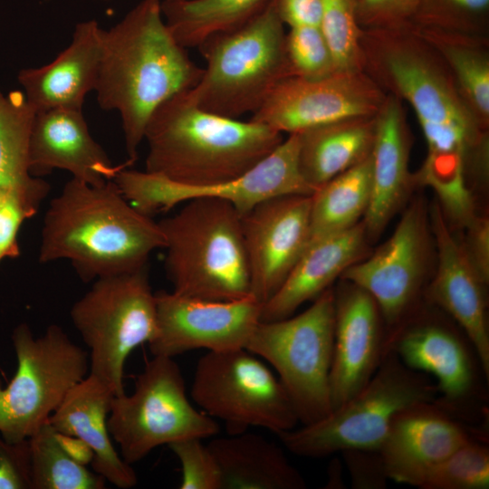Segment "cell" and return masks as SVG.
<instances>
[{
    "label": "cell",
    "mask_w": 489,
    "mask_h": 489,
    "mask_svg": "<svg viewBox=\"0 0 489 489\" xmlns=\"http://www.w3.org/2000/svg\"><path fill=\"white\" fill-rule=\"evenodd\" d=\"M360 43L363 72L409 104L421 127L427 154L417 183L444 202L463 198L469 186L484 185L489 129L471 112L438 53L412 29L362 30Z\"/></svg>",
    "instance_id": "cell-1"
},
{
    "label": "cell",
    "mask_w": 489,
    "mask_h": 489,
    "mask_svg": "<svg viewBox=\"0 0 489 489\" xmlns=\"http://www.w3.org/2000/svg\"><path fill=\"white\" fill-rule=\"evenodd\" d=\"M202 72L168 27L162 0H140L102 29L94 91L101 108L120 117L128 162L136 161L155 110L192 89Z\"/></svg>",
    "instance_id": "cell-2"
},
{
    "label": "cell",
    "mask_w": 489,
    "mask_h": 489,
    "mask_svg": "<svg viewBox=\"0 0 489 489\" xmlns=\"http://www.w3.org/2000/svg\"><path fill=\"white\" fill-rule=\"evenodd\" d=\"M158 222L134 207L113 180L72 178L45 212L39 262L68 260L84 282L134 272L164 248Z\"/></svg>",
    "instance_id": "cell-3"
},
{
    "label": "cell",
    "mask_w": 489,
    "mask_h": 489,
    "mask_svg": "<svg viewBox=\"0 0 489 489\" xmlns=\"http://www.w3.org/2000/svg\"><path fill=\"white\" fill-rule=\"evenodd\" d=\"M187 91L152 113L144 135L146 171L187 186L225 183L249 171L283 140L282 133L261 122L199 108Z\"/></svg>",
    "instance_id": "cell-4"
},
{
    "label": "cell",
    "mask_w": 489,
    "mask_h": 489,
    "mask_svg": "<svg viewBox=\"0 0 489 489\" xmlns=\"http://www.w3.org/2000/svg\"><path fill=\"white\" fill-rule=\"evenodd\" d=\"M158 222L174 292L233 301L251 294L242 216L229 202L194 198Z\"/></svg>",
    "instance_id": "cell-5"
},
{
    "label": "cell",
    "mask_w": 489,
    "mask_h": 489,
    "mask_svg": "<svg viewBox=\"0 0 489 489\" xmlns=\"http://www.w3.org/2000/svg\"><path fill=\"white\" fill-rule=\"evenodd\" d=\"M285 35L276 1L270 0L244 24L209 37L197 47L206 66L188 96L221 116L254 113L280 82L292 76Z\"/></svg>",
    "instance_id": "cell-6"
},
{
    "label": "cell",
    "mask_w": 489,
    "mask_h": 489,
    "mask_svg": "<svg viewBox=\"0 0 489 489\" xmlns=\"http://www.w3.org/2000/svg\"><path fill=\"white\" fill-rule=\"evenodd\" d=\"M392 351L408 368L435 379L434 402L455 419L488 427L489 375L463 329L425 301L390 336Z\"/></svg>",
    "instance_id": "cell-7"
},
{
    "label": "cell",
    "mask_w": 489,
    "mask_h": 489,
    "mask_svg": "<svg viewBox=\"0 0 489 489\" xmlns=\"http://www.w3.org/2000/svg\"><path fill=\"white\" fill-rule=\"evenodd\" d=\"M436 397L431 377L388 351L369 381L348 400L318 421L277 436L290 452L309 458L346 449L379 448L401 410Z\"/></svg>",
    "instance_id": "cell-8"
},
{
    "label": "cell",
    "mask_w": 489,
    "mask_h": 489,
    "mask_svg": "<svg viewBox=\"0 0 489 489\" xmlns=\"http://www.w3.org/2000/svg\"><path fill=\"white\" fill-rule=\"evenodd\" d=\"M334 321L331 287L296 316L261 321L245 347L274 369L302 425L318 421L332 409Z\"/></svg>",
    "instance_id": "cell-9"
},
{
    "label": "cell",
    "mask_w": 489,
    "mask_h": 489,
    "mask_svg": "<svg viewBox=\"0 0 489 489\" xmlns=\"http://www.w3.org/2000/svg\"><path fill=\"white\" fill-rule=\"evenodd\" d=\"M71 320L89 349L90 374L115 396L124 392L127 358L157 331V309L147 266L94 280L72 306Z\"/></svg>",
    "instance_id": "cell-10"
},
{
    "label": "cell",
    "mask_w": 489,
    "mask_h": 489,
    "mask_svg": "<svg viewBox=\"0 0 489 489\" xmlns=\"http://www.w3.org/2000/svg\"><path fill=\"white\" fill-rule=\"evenodd\" d=\"M17 360L15 374L0 380V435L8 442L28 439L56 410L89 370L88 351L57 324L35 337L26 323L12 333Z\"/></svg>",
    "instance_id": "cell-11"
},
{
    "label": "cell",
    "mask_w": 489,
    "mask_h": 489,
    "mask_svg": "<svg viewBox=\"0 0 489 489\" xmlns=\"http://www.w3.org/2000/svg\"><path fill=\"white\" fill-rule=\"evenodd\" d=\"M108 429L121 457L133 465L159 446L207 438L217 435L220 427L193 407L173 358L153 356L138 376L134 391L113 398Z\"/></svg>",
    "instance_id": "cell-12"
},
{
    "label": "cell",
    "mask_w": 489,
    "mask_h": 489,
    "mask_svg": "<svg viewBox=\"0 0 489 489\" xmlns=\"http://www.w3.org/2000/svg\"><path fill=\"white\" fill-rule=\"evenodd\" d=\"M190 396L205 414L222 420L229 435L249 427L279 435L299 423L278 377L245 348L203 355L196 366Z\"/></svg>",
    "instance_id": "cell-13"
},
{
    "label": "cell",
    "mask_w": 489,
    "mask_h": 489,
    "mask_svg": "<svg viewBox=\"0 0 489 489\" xmlns=\"http://www.w3.org/2000/svg\"><path fill=\"white\" fill-rule=\"evenodd\" d=\"M299 137L286 139L241 177L209 186H187L148 171L124 168L113 178L124 197L138 210L151 215L167 211L194 198L229 202L242 215L262 201L283 195L312 196L298 167Z\"/></svg>",
    "instance_id": "cell-14"
},
{
    "label": "cell",
    "mask_w": 489,
    "mask_h": 489,
    "mask_svg": "<svg viewBox=\"0 0 489 489\" xmlns=\"http://www.w3.org/2000/svg\"><path fill=\"white\" fill-rule=\"evenodd\" d=\"M427 249V216L422 202L417 200L405 211L393 234L372 255L354 263L340 277L373 297L386 326L387 343L426 300Z\"/></svg>",
    "instance_id": "cell-15"
},
{
    "label": "cell",
    "mask_w": 489,
    "mask_h": 489,
    "mask_svg": "<svg viewBox=\"0 0 489 489\" xmlns=\"http://www.w3.org/2000/svg\"><path fill=\"white\" fill-rule=\"evenodd\" d=\"M387 93L363 71L336 72L319 79L287 77L271 91L251 120L280 133L343 119L376 115Z\"/></svg>",
    "instance_id": "cell-16"
},
{
    "label": "cell",
    "mask_w": 489,
    "mask_h": 489,
    "mask_svg": "<svg viewBox=\"0 0 489 489\" xmlns=\"http://www.w3.org/2000/svg\"><path fill=\"white\" fill-rule=\"evenodd\" d=\"M155 298L157 331L149 342L153 356L245 348L261 321L263 303L253 295L211 301L160 291Z\"/></svg>",
    "instance_id": "cell-17"
},
{
    "label": "cell",
    "mask_w": 489,
    "mask_h": 489,
    "mask_svg": "<svg viewBox=\"0 0 489 489\" xmlns=\"http://www.w3.org/2000/svg\"><path fill=\"white\" fill-rule=\"evenodd\" d=\"M311 197H271L242 215L251 294L262 303L281 287L309 244Z\"/></svg>",
    "instance_id": "cell-18"
},
{
    "label": "cell",
    "mask_w": 489,
    "mask_h": 489,
    "mask_svg": "<svg viewBox=\"0 0 489 489\" xmlns=\"http://www.w3.org/2000/svg\"><path fill=\"white\" fill-rule=\"evenodd\" d=\"M489 437L488 427L468 426L434 401L401 410L379 450L388 480L419 488L439 463L467 442Z\"/></svg>",
    "instance_id": "cell-19"
},
{
    "label": "cell",
    "mask_w": 489,
    "mask_h": 489,
    "mask_svg": "<svg viewBox=\"0 0 489 489\" xmlns=\"http://www.w3.org/2000/svg\"><path fill=\"white\" fill-rule=\"evenodd\" d=\"M341 281L334 290V343L330 374L332 409L369 381L387 346L386 326L373 297L362 288Z\"/></svg>",
    "instance_id": "cell-20"
},
{
    "label": "cell",
    "mask_w": 489,
    "mask_h": 489,
    "mask_svg": "<svg viewBox=\"0 0 489 489\" xmlns=\"http://www.w3.org/2000/svg\"><path fill=\"white\" fill-rule=\"evenodd\" d=\"M431 229L437 248V268L427 286L425 299L463 329L489 375L486 284L472 266L462 244L449 229L438 203L431 211Z\"/></svg>",
    "instance_id": "cell-21"
},
{
    "label": "cell",
    "mask_w": 489,
    "mask_h": 489,
    "mask_svg": "<svg viewBox=\"0 0 489 489\" xmlns=\"http://www.w3.org/2000/svg\"><path fill=\"white\" fill-rule=\"evenodd\" d=\"M130 165H114L92 138L82 110L55 108L35 113L30 138L29 170L34 177L62 169L91 185L113 180Z\"/></svg>",
    "instance_id": "cell-22"
},
{
    "label": "cell",
    "mask_w": 489,
    "mask_h": 489,
    "mask_svg": "<svg viewBox=\"0 0 489 489\" xmlns=\"http://www.w3.org/2000/svg\"><path fill=\"white\" fill-rule=\"evenodd\" d=\"M411 145L403 102L387 94L377 113L370 155L371 196L363 219L368 237H376L383 231L417 184L408 168Z\"/></svg>",
    "instance_id": "cell-23"
},
{
    "label": "cell",
    "mask_w": 489,
    "mask_h": 489,
    "mask_svg": "<svg viewBox=\"0 0 489 489\" xmlns=\"http://www.w3.org/2000/svg\"><path fill=\"white\" fill-rule=\"evenodd\" d=\"M101 32L96 20L78 23L70 44L55 59L19 72L23 92L36 112L55 108L82 110L97 82Z\"/></svg>",
    "instance_id": "cell-24"
},
{
    "label": "cell",
    "mask_w": 489,
    "mask_h": 489,
    "mask_svg": "<svg viewBox=\"0 0 489 489\" xmlns=\"http://www.w3.org/2000/svg\"><path fill=\"white\" fill-rule=\"evenodd\" d=\"M114 397L107 384L89 373L72 388L47 422L58 434L77 438L91 449L95 473L118 488L129 489L137 484V475L115 450L108 429Z\"/></svg>",
    "instance_id": "cell-25"
},
{
    "label": "cell",
    "mask_w": 489,
    "mask_h": 489,
    "mask_svg": "<svg viewBox=\"0 0 489 489\" xmlns=\"http://www.w3.org/2000/svg\"><path fill=\"white\" fill-rule=\"evenodd\" d=\"M366 237L362 221L346 231L311 242L281 287L263 303L261 321L290 317L302 304L331 288L335 279L358 262Z\"/></svg>",
    "instance_id": "cell-26"
},
{
    "label": "cell",
    "mask_w": 489,
    "mask_h": 489,
    "mask_svg": "<svg viewBox=\"0 0 489 489\" xmlns=\"http://www.w3.org/2000/svg\"><path fill=\"white\" fill-rule=\"evenodd\" d=\"M376 129L377 114L343 119L297 133L298 167L304 182L315 192L368 158Z\"/></svg>",
    "instance_id": "cell-27"
},
{
    "label": "cell",
    "mask_w": 489,
    "mask_h": 489,
    "mask_svg": "<svg viewBox=\"0 0 489 489\" xmlns=\"http://www.w3.org/2000/svg\"><path fill=\"white\" fill-rule=\"evenodd\" d=\"M208 447L219 465L223 489H305L306 481L283 448L246 431L212 439Z\"/></svg>",
    "instance_id": "cell-28"
},
{
    "label": "cell",
    "mask_w": 489,
    "mask_h": 489,
    "mask_svg": "<svg viewBox=\"0 0 489 489\" xmlns=\"http://www.w3.org/2000/svg\"><path fill=\"white\" fill-rule=\"evenodd\" d=\"M412 30L443 59L464 101L489 129V36L419 24Z\"/></svg>",
    "instance_id": "cell-29"
},
{
    "label": "cell",
    "mask_w": 489,
    "mask_h": 489,
    "mask_svg": "<svg viewBox=\"0 0 489 489\" xmlns=\"http://www.w3.org/2000/svg\"><path fill=\"white\" fill-rule=\"evenodd\" d=\"M370 196L369 156L323 184L312 195L309 244L346 231L358 224L366 214Z\"/></svg>",
    "instance_id": "cell-30"
},
{
    "label": "cell",
    "mask_w": 489,
    "mask_h": 489,
    "mask_svg": "<svg viewBox=\"0 0 489 489\" xmlns=\"http://www.w3.org/2000/svg\"><path fill=\"white\" fill-rule=\"evenodd\" d=\"M270 0L162 1L165 22L184 48H197L209 37L239 27Z\"/></svg>",
    "instance_id": "cell-31"
},
{
    "label": "cell",
    "mask_w": 489,
    "mask_h": 489,
    "mask_svg": "<svg viewBox=\"0 0 489 489\" xmlns=\"http://www.w3.org/2000/svg\"><path fill=\"white\" fill-rule=\"evenodd\" d=\"M32 489H103L106 480L85 467L47 423L29 438Z\"/></svg>",
    "instance_id": "cell-32"
},
{
    "label": "cell",
    "mask_w": 489,
    "mask_h": 489,
    "mask_svg": "<svg viewBox=\"0 0 489 489\" xmlns=\"http://www.w3.org/2000/svg\"><path fill=\"white\" fill-rule=\"evenodd\" d=\"M36 110L23 91L0 90V187L30 174L29 147Z\"/></svg>",
    "instance_id": "cell-33"
},
{
    "label": "cell",
    "mask_w": 489,
    "mask_h": 489,
    "mask_svg": "<svg viewBox=\"0 0 489 489\" xmlns=\"http://www.w3.org/2000/svg\"><path fill=\"white\" fill-rule=\"evenodd\" d=\"M50 188L48 182L33 175L0 187V262L20 255L18 231L37 213Z\"/></svg>",
    "instance_id": "cell-34"
},
{
    "label": "cell",
    "mask_w": 489,
    "mask_h": 489,
    "mask_svg": "<svg viewBox=\"0 0 489 489\" xmlns=\"http://www.w3.org/2000/svg\"><path fill=\"white\" fill-rule=\"evenodd\" d=\"M488 437L475 438L432 469L419 489H487Z\"/></svg>",
    "instance_id": "cell-35"
},
{
    "label": "cell",
    "mask_w": 489,
    "mask_h": 489,
    "mask_svg": "<svg viewBox=\"0 0 489 489\" xmlns=\"http://www.w3.org/2000/svg\"><path fill=\"white\" fill-rule=\"evenodd\" d=\"M357 0H321L320 28L331 52L337 72L362 70L360 37L356 16Z\"/></svg>",
    "instance_id": "cell-36"
},
{
    "label": "cell",
    "mask_w": 489,
    "mask_h": 489,
    "mask_svg": "<svg viewBox=\"0 0 489 489\" xmlns=\"http://www.w3.org/2000/svg\"><path fill=\"white\" fill-rule=\"evenodd\" d=\"M416 24L489 36V0H419Z\"/></svg>",
    "instance_id": "cell-37"
},
{
    "label": "cell",
    "mask_w": 489,
    "mask_h": 489,
    "mask_svg": "<svg viewBox=\"0 0 489 489\" xmlns=\"http://www.w3.org/2000/svg\"><path fill=\"white\" fill-rule=\"evenodd\" d=\"M285 49L292 76L319 80L337 72L319 26L290 27L285 35Z\"/></svg>",
    "instance_id": "cell-38"
},
{
    "label": "cell",
    "mask_w": 489,
    "mask_h": 489,
    "mask_svg": "<svg viewBox=\"0 0 489 489\" xmlns=\"http://www.w3.org/2000/svg\"><path fill=\"white\" fill-rule=\"evenodd\" d=\"M181 464V489H223L219 465L202 438L190 437L168 445Z\"/></svg>",
    "instance_id": "cell-39"
},
{
    "label": "cell",
    "mask_w": 489,
    "mask_h": 489,
    "mask_svg": "<svg viewBox=\"0 0 489 489\" xmlns=\"http://www.w3.org/2000/svg\"><path fill=\"white\" fill-rule=\"evenodd\" d=\"M418 8L419 0H357V22L367 31L410 30Z\"/></svg>",
    "instance_id": "cell-40"
},
{
    "label": "cell",
    "mask_w": 489,
    "mask_h": 489,
    "mask_svg": "<svg viewBox=\"0 0 489 489\" xmlns=\"http://www.w3.org/2000/svg\"><path fill=\"white\" fill-rule=\"evenodd\" d=\"M350 475L352 488L383 489L388 481L379 448L340 452Z\"/></svg>",
    "instance_id": "cell-41"
},
{
    "label": "cell",
    "mask_w": 489,
    "mask_h": 489,
    "mask_svg": "<svg viewBox=\"0 0 489 489\" xmlns=\"http://www.w3.org/2000/svg\"><path fill=\"white\" fill-rule=\"evenodd\" d=\"M0 489H32L28 439L12 443L0 435Z\"/></svg>",
    "instance_id": "cell-42"
},
{
    "label": "cell",
    "mask_w": 489,
    "mask_h": 489,
    "mask_svg": "<svg viewBox=\"0 0 489 489\" xmlns=\"http://www.w3.org/2000/svg\"><path fill=\"white\" fill-rule=\"evenodd\" d=\"M465 228V240L461 244L476 273L487 284L489 281L488 217L476 215Z\"/></svg>",
    "instance_id": "cell-43"
},
{
    "label": "cell",
    "mask_w": 489,
    "mask_h": 489,
    "mask_svg": "<svg viewBox=\"0 0 489 489\" xmlns=\"http://www.w3.org/2000/svg\"><path fill=\"white\" fill-rule=\"evenodd\" d=\"M284 25L319 26L321 20V0H275Z\"/></svg>",
    "instance_id": "cell-44"
},
{
    "label": "cell",
    "mask_w": 489,
    "mask_h": 489,
    "mask_svg": "<svg viewBox=\"0 0 489 489\" xmlns=\"http://www.w3.org/2000/svg\"><path fill=\"white\" fill-rule=\"evenodd\" d=\"M162 1H166V2H175V1H184V0H162Z\"/></svg>",
    "instance_id": "cell-45"
},
{
    "label": "cell",
    "mask_w": 489,
    "mask_h": 489,
    "mask_svg": "<svg viewBox=\"0 0 489 489\" xmlns=\"http://www.w3.org/2000/svg\"><path fill=\"white\" fill-rule=\"evenodd\" d=\"M100 1H110V0H100Z\"/></svg>",
    "instance_id": "cell-46"
}]
</instances>
